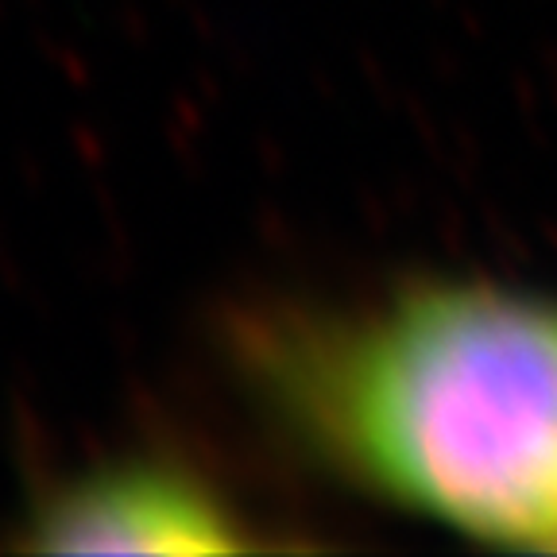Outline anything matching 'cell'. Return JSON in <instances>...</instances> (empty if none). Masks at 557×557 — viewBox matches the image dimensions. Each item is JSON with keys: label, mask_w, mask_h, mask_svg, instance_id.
I'll return each mask as SVG.
<instances>
[{"label": "cell", "mask_w": 557, "mask_h": 557, "mask_svg": "<svg viewBox=\"0 0 557 557\" xmlns=\"http://www.w3.org/2000/svg\"><path fill=\"white\" fill-rule=\"evenodd\" d=\"M24 546L51 554H240L252 519L183 461L128 457L47 492L27 511Z\"/></svg>", "instance_id": "2"}, {"label": "cell", "mask_w": 557, "mask_h": 557, "mask_svg": "<svg viewBox=\"0 0 557 557\" xmlns=\"http://www.w3.org/2000/svg\"><path fill=\"white\" fill-rule=\"evenodd\" d=\"M306 461L383 507L557 554V295L407 278L357 302H275L228 333Z\"/></svg>", "instance_id": "1"}]
</instances>
